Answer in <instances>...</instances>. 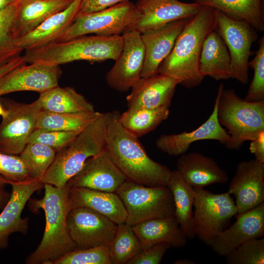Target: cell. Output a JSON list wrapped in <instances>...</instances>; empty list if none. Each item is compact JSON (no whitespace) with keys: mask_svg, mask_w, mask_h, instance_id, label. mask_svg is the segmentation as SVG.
Masks as SVG:
<instances>
[{"mask_svg":"<svg viewBox=\"0 0 264 264\" xmlns=\"http://www.w3.org/2000/svg\"><path fill=\"white\" fill-rule=\"evenodd\" d=\"M215 11L210 6L201 5L190 18L170 53L160 65L158 73L175 78L188 89L201 84L204 77L199 71L200 55L205 38L214 30Z\"/></svg>","mask_w":264,"mask_h":264,"instance_id":"6da1fadb","label":"cell"},{"mask_svg":"<svg viewBox=\"0 0 264 264\" xmlns=\"http://www.w3.org/2000/svg\"><path fill=\"white\" fill-rule=\"evenodd\" d=\"M120 113L111 112L106 134V151L127 179L148 186H167L172 171L151 159L138 140L120 124Z\"/></svg>","mask_w":264,"mask_h":264,"instance_id":"7a4b0ae2","label":"cell"},{"mask_svg":"<svg viewBox=\"0 0 264 264\" xmlns=\"http://www.w3.org/2000/svg\"><path fill=\"white\" fill-rule=\"evenodd\" d=\"M44 193L40 199L29 200V207L33 211L44 210L45 226L43 238L37 248L26 259L27 264H53L67 253L76 249L66 223L68 208L67 183L61 187L44 184Z\"/></svg>","mask_w":264,"mask_h":264,"instance_id":"3957f363","label":"cell"},{"mask_svg":"<svg viewBox=\"0 0 264 264\" xmlns=\"http://www.w3.org/2000/svg\"><path fill=\"white\" fill-rule=\"evenodd\" d=\"M111 113H101L67 145L57 152L41 181L63 187L80 171L88 158L106 151L107 126Z\"/></svg>","mask_w":264,"mask_h":264,"instance_id":"277c9868","label":"cell"},{"mask_svg":"<svg viewBox=\"0 0 264 264\" xmlns=\"http://www.w3.org/2000/svg\"><path fill=\"white\" fill-rule=\"evenodd\" d=\"M123 45L122 35H85L65 42H53L39 48L25 50L23 57L26 63H39L53 66L76 61H115Z\"/></svg>","mask_w":264,"mask_h":264,"instance_id":"5b68a950","label":"cell"},{"mask_svg":"<svg viewBox=\"0 0 264 264\" xmlns=\"http://www.w3.org/2000/svg\"><path fill=\"white\" fill-rule=\"evenodd\" d=\"M217 117L230 139L225 147L238 150L244 142L255 139L264 131V100L248 102L240 97L234 89H218Z\"/></svg>","mask_w":264,"mask_h":264,"instance_id":"8992f818","label":"cell"},{"mask_svg":"<svg viewBox=\"0 0 264 264\" xmlns=\"http://www.w3.org/2000/svg\"><path fill=\"white\" fill-rule=\"evenodd\" d=\"M139 17L135 4L129 1L97 12L77 14L72 23L57 38L62 42L86 35H121L131 30Z\"/></svg>","mask_w":264,"mask_h":264,"instance_id":"52a82bcc","label":"cell"},{"mask_svg":"<svg viewBox=\"0 0 264 264\" xmlns=\"http://www.w3.org/2000/svg\"><path fill=\"white\" fill-rule=\"evenodd\" d=\"M115 193L125 207V223L130 225L174 216L173 196L167 186H148L127 179Z\"/></svg>","mask_w":264,"mask_h":264,"instance_id":"ba28073f","label":"cell"},{"mask_svg":"<svg viewBox=\"0 0 264 264\" xmlns=\"http://www.w3.org/2000/svg\"><path fill=\"white\" fill-rule=\"evenodd\" d=\"M193 225L196 236L210 246L217 236L238 214L234 200L227 191L214 194L204 188H194Z\"/></svg>","mask_w":264,"mask_h":264,"instance_id":"9c48e42d","label":"cell"},{"mask_svg":"<svg viewBox=\"0 0 264 264\" xmlns=\"http://www.w3.org/2000/svg\"><path fill=\"white\" fill-rule=\"evenodd\" d=\"M215 13L214 30L224 42L230 56L231 78L245 85L248 81L251 46L258 39L257 31L244 21L231 19L217 10Z\"/></svg>","mask_w":264,"mask_h":264,"instance_id":"30bf717a","label":"cell"},{"mask_svg":"<svg viewBox=\"0 0 264 264\" xmlns=\"http://www.w3.org/2000/svg\"><path fill=\"white\" fill-rule=\"evenodd\" d=\"M2 102L7 114L0 123V153L20 154L36 129L41 102L39 98L30 104L9 100Z\"/></svg>","mask_w":264,"mask_h":264,"instance_id":"8fae6325","label":"cell"},{"mask_svg":"<svg viewBox=\"0 0 264 264\" xmlns=\"http://www.w3.org/2000/svg\"><path fill=\"white\" fill-rule=\"evenodd\" d=\"M66 223L70 237L78 249L109 246L117 226L104 216L85 207L70 209Z\"/></svg>","mask_w":264,"mask_h":264,"instance_id":"7c38bea8","label":"cell"},{"mask_svg":"<svg viewBox=\"0 0 264 264\" xmlns=\"http://www.w3.org/2000/svg\"><path fill=\"white\" fill-rule=\"evenodd\" d=\"M122 36V50L106 76L108 85L120 92L128 91L141 78L145 59L141 34L136 30H131Z\"/></svg>","mask_w":264,"mask_h":264,"instance_id":"4fadbf2b","label":"cell"},{"mask_svg":"<svg viewBox=\"0 0 264 264\" xmlns=\"http://www.w3.org/2000/svg\"><path fill=\"white\" fill-rule=\"evenodd\" d=\"M61 75L59 66L39 63L24 64L0 79V96L20 91L43 93L58 86Z\"/></svg>","mask_w":264,"mask_h":264,"instance_id":"5bb4252c","label":"cell"},{"mask_svg":"<svg viewBox=\"0 0 264 264\" xmlns=\"http://www.w3.org/2000/svg\"><path fill=\"white\" fill-rule=\"evenodd\" d=\"M139 17L132 30L141 34L159 29L173 21L196 14L201 5L178 0H139L135 4Z\"/></svg>","mask_w":264,"mask_h":264,"instance_id":"9a60e30c","label":"cell"},{"mask_svg":"<svg viewBox=\"0 0 264 264\" xmlns=\"http://www.w3.org/2000/svg\"><path fill=\"white\" fill-rule=\"evenodd\" d=\"M228 192L235 197L238 214L264 202V163L255 159L240 162Z\"/></svg>","mask_w":264,"mask_h":264,"instance_id":"2e32d148","label":"cell"},{"mask_svg":"<svg viewBox=\"0 0 264 264\" xmlns=\"http://www.w3.org/2000/svg\"><path fill=\"white\" fill-rule=\"evenodd\" d=\"M9 184L12 187L11 196L0 214V251L7 247L12 234H26L29 219L22 218V213L32 195L44 185L40 180L35 179L9 182Z\"/></svg>","mask_w":264,"mask_h":264,"instance_id":"e0dca14e","label":"cell"},{"mask_svg":"<svg viewBox=\"0 0 264 264\" xmlns=\"http://www.w3.org/2000/svg\"><path fill=\"white\" fill-rule=\"evenodd\" d=\"M127 179L106 150L88 158L67 183L70 186L115 193Z\"/></svg>","mask_w":264,"mask_h":264,"instance_id":"ac0fdd59","label":"cell"},{"mask_svg":"<svg viewBox=\"0 0 264 264\" xmlns=\"http://www.w3.org/2000/svg\"><path fill=\"white\" fill-rule=\"evenodd\" d=\"M238 215L236 221L220 233L210 246L219 256L225 257L244 242L264 236V202Z\"/></svg>","mask_w":264,"mask_h":264,"instance_id":"d6986e66","label":"cell"},{"mask_svg":"<svg viewBox=\"0 0 264 264\" xmlns=\"http://www.w3.org/2000/svg\"><path fill=\"white\" fill-rule=\"evenodd\" d=\"M178 84L175 78L160 73L141 77L126 97L128 109H169Z\"/></svg>","mask_w":264,"mask_h":264,"instance_id":"ffe728a7","label":"cell"},{"mask_svg":"<svg viewBox=\"0 0 264 264\" xmlns=\"http://www.w3.org/2000/svg\"><path fill=\"white\" fill-rule=\"evenodd\" d=\"M217 104L218 100L216 98L212 114L198 128L190 132L161 135L155 141L156 147L170 155L179 156L186 153L190 145L197 141L217 140L225 146L230 139V136L218 121Z\"/></svg>","mask_w":264,"mask_h":264,"instance_id":"44dd1931","label":"cell"},{"mask_svg":"<svg viewBox=\"0 0 264 264\" xmlns=\"http://www.w3.org/2000/svg\"><path fill=\"white\" fill-rule=\"evenodd\" d=\"M191 17L173 21L159 29L141 34L145 59L141 77L158 73L160 65L170 53L177 37Z\"/></svg>","mask_w":264,"mask_h":264,"instance_id":"7402d4cb","label":"cell"},{"mask_svg":"<svg viewBox=\"0 0 264 264\" xmlns=\"http://www.w3.org/2000/svg\"><path fill=\"white\" fill-rule=\"evenodd\" d=\"M184 181L193 188H204L214 184H225L226 171L212 158L198 152L179 155L176 170Z\"/></svg>","mask_w":264,"mask_h":264,"instance_id":"603a6c76","label":"cell"},{"mask_svg":"<svg viewBox=\"0 0 264 264\" xmlns=\"http://www.w3.org/2000/svg\"><path fill=\"white\" fill-rule=\"evenodd\" d=\"M69 210L76 207L91 209L118 224L126 222L125 207L116 193L70 186L68 192Z\"/></svg>","mask_w":264,"mask_h":264,"instance_id":"cb8c5ba5","label":"cell"},{"mask_svg":"<svg viewBox=\"0 0 264 264\" xmlns=\"http://www.w3.org/2000/svg\"><path fill=\"white\" fill-rule=\"evenodd\" d=\"M81 1L73 0L66 8L51 16L33 30L19 38V46L25 51L55 42L73 22L80 10Z\"/></svg>","mask_w":264,"mask_h":264,"instance_id":"d4e9b609","label":"cell"},{"mask_svg":"<svg viewBox=\"0 0 264 264\" xmlns=\"http://www.w3.org/2000/svg\"><path fill=\"white\" fill-rule=\"evenodd\" d=\"M132 227L142 250L160 243L181 248L187 242L188 239L175 216L147 220Z\"/></svg>","mask_w":264,"mask_h":264,"instance_id":"484cf974","label":"cell"},{"mask_svg":"<svg viewBox=\"0 0 264 264\" xmlns=\"http://www.w3.org/2000/svg\"><path fill=\"white\" fill-rule=\"evenodd\" d=\"M199 71L203 77L216 81L231 78V59L224 42L214 30L205 38L199 61Z\"/></svg>","mask_w":264,"mask_h":264,"instance_id":"4316f807","label":"cell"},{"mask_svg":"<svg viewBox=\"0 0 264 264\" xmlns=\"http://www.w3.org/2000/svg\"><path fill=\"white\" fill-rule=\"evenodd\" d=\"M73 0H20L17 5L16 28L19 38L48 18L64 9Z\"/></svg>","mask_w":264,"mask_h":264,"instance_id":"83f0119b","label":"cell"},{"mask_svg":"<svg viewBox=\"0 0 264 264\" xmlns=\"http://www.w3.org/2000/svg\"><path fill=\"white\" fill-rule=\"evenodd\" d=\"M173 198L174 216L187 239L196 236L193 225L194 188L187 184L179 173L172 171L167 186Z\"/></svg>","mask_w":264,"mask_h":264,"instance_id":"f1b7e54d","label":"cell"},{"mask_svg":"<svg viewBox=\"0 0 264 264\" xmlns=\"http://www.w3.org/2000/svg\"><path fill=\"white\" fill-rule=\"evenodd\" d=\"M196 2L210 6L231 19L244 21L257 31L264 30L262 0H199Z\"/></svg>","mask_w":264,"mask_h":264,"instance_id":"f546056e","label":"cell"},{"mask_svg":"<svg viewBox=\"0 0 264 264\" xmlns=\"http://www.w3.org/2000/svg\"><path fill=\"white\" fill-rule=\"evenodd\" d=\"M42 110L56 112L94 111L93 105L71 87H55L40 93Z\"/></svg>","mask_w":264,"mask_h":264,"instance_id":"4dcf8cb0","label":"cell"},{"mask_svg":"<svg viewBox=\"0 0 264 264\" xmlns=\"http://www.w3.org/2000/svg\"><path fill=\"white\" fill-rule=\"evenodd\" d=\"M169 113V109H128L120 114L118 120L127 131L139 138L154 130L168 118Z\"/></svg>","mask_w":264,"mask_h":264,"instance_id":"1f68e13d","label":"cell"},{"mask_svg":"<svg viewBox=\"0 0 264 264\" xmlns=\"http://www.w3.org/2000/svg\"><path fill=\"white\" fill-rule=\"evenodd\" d=\"M98 111L56 112L42 110L36 128L63 131L81 132L100 115Z\"/></svg>","mask_w":264,"mask_h":264,"instance_id":"d6a6232c","label":"cell"},{"mask_svg":"<svg viewBox=\"0 0 264 264\" xmlns=\"http://www.w3.org/2000/svg\"><path fill=\"white\" fill-rule=\"evenodd\" d=\"M17 3L0 10V66L21 56L23 51L18 44Z\"/></svg>","mask_w":264,"mask_h":264,"instance_id":"836d02e7","label":"cell"},{"mask_svg":"<svg viewBox=\"0 0 264 264\" xmlns=\"http://www.w3.org/2000/svg\"><path fill=\"white\" fill-rule=\"evenodd\" d=\"M109 248L111 264H127L142 250L132 226L125 222L117 224Z\"/></svg>","mask_w":264,"mask_h":264,"instance_id":"e575fe53","label":"cell"},{"mask_svg":"<svg viewBox=\"0 0 264 264\" xmlns=\"http://www.w3.org/2000/svg\"><path fill=\"white\" fill-rule=\"evenodd\" d=\"M56 152L39 143H28L19 156L26 166L32 179L41 180L53 162Z\"/></svg>","mask_w":264,"mask_h":264,"instance_id":"d590c367","label":"cell"},{"mask_svg":"<svg viewBox=\"0 0 264 264\" xmlns=\"http://www.w3.org/2000/svg\"><path fill=\"white\" fill-rule=\"evenodd\" d=\"M227 264H264V238L248 240L225 256Z\"/></svg>","mask_w":264,"mask_h":264,"instance_id":"8d00e7d4","label":"cell"},{"mask_svg":"<svg viewBox=\"0 0 264 264\" xmlns=\"http://www.w3.org/2000/svg\"><path fill=\"white\" fill-rule=\"evenodd\" d=\"M53 264H111L109 246L84 249H75L56 261Z\"/></svg>","mask_w":264,"mask_h":264,"instance_id":"74e56055","label":"cell"},{"mask_svg":"<svg viewBox=\"0 0 264 264\" xmlns=\"http://www.w3.org/2000/svg\"><path fill=\"white\" fill-rule=\"evenodd\" d=\"M259 47L254 58L248 63L254 70V75L244 99L248 102L264 100V36L258 42Z\"/></svg>","mask_w":264,"mask_h":264,"instance_id":"f35d334b","label":"cell"},{"mask_svg":"<svg viewBox=\"0 0 264 264\" xmlns=\"http://www.w3.org/2000/svg\"><path fill=\"white\" fill-rule=\"evenodd\" d=\"M80 132L36 128L30 135L28 143H41L57 152L67 145Z\"/></svg>","mask_w":264,"mask_h":264,"instance_id":"ab89813d","label":"cell"},{"mask_svg":"<svg viewBox=\"0 0 264 264\" xmlns=\"http://www.w3.org/2000/svg\"><path fill=\"white\" fill-rule=\"evenodd\" d=\"M0 175L9 182H21L32 179L19 156L0 153Z\"/></svg>","mask_w":264,"mask_h":264,"instance_id":"60d3db41","label":"cell"},{"mask_svg":"<svg viewBox=\"0 0 264 264\" xmlns=\"http://www.w3.org/2000/svg\"><path fill=\"white\" fill-rule=\"evenodd\" d=\"M171 247L166 243L154 244L142 250L127 264H159L166 252Z\"/></svg>","mask_w":264,"mask_h":264,"instance_id":"b9f144b4","label":"cell"},{"mask_svg":"<svg viewBox=\"0 0 264 264\" xmlns=\"http://www.w3.org/2000/svg\"><path fill=\"white\" fill-rule=\"evenodd\" d=\"M129 0H82L77 14H83L97 12Z\"/></svg>","mask_w":264,"mask_h":264,"instance_id":"7bdbcfd3","label":"cell"},{"mask_svg":"<svg viewBox=\"0 0 264 264\" xmlns=\"http://www.w3.org/2000/svg\"><path fill=\"white\" fill-rule=\"evenodd\" d=\"M250 141L249 147L250 152L254 155L256 160L264 163V131Z\"/></svg>","mask_w":264,"mask_h":264,"instance_id":"ee69618b","label":"cell"},{"mask_svg":"<svg viewBox=\"0 0 264 264\" xmlns=\"http://www.w3.org/2000/svg\"><path fill=\"white\" fill-rule=\"evenodd\" d=\"M23 56H18L0 66V79L16 67L25 64Z\"/></svg>","mask_w":264,"mask_h":264,"instance_id":"f6af8a7d","label":"cell"},{"mask_svg":"<svg viewBox=\"0 0 264 264\" xmlns=\"http://www.w3.org/2000/svg\"><path fill=\"white\" fill-rule=\"evenodd\" d=\"M7 184H9L8 181L0 175V210L4 207L11 196V193L5 189Z\"/></svg>","mask_w":264,"mask_h":264,"instance_id":"bcb514c9","label":"cell"},{"mask_svg":"<svg viewBox=\"0 0 264 264\" xmlns=\"http://www.w3.org/2000/svg\"><path fill=\"white\" fill-rule=\"evenodd\" d=\"M20 0H0V10L8 6L19 2Z\"/></svg>","mask_w":264,"mask_h":264,"instance_id":"7dc6e473","label":"cell"},{"mask_svg":"<svg viewBox=\"0 0 264 264\" xmlns=\"http://www.w3.org/2000/svg\"><path fill=\"white\" fill-rule=\"evenodd\" d=\"M175 264H195L196 263L188 259H182L176 260Z\"/></svg>","mask_w":264,"mask_h":264,"instance_id":"c3c4849f","label":"cell"},{"mask_svg":"<svg viewBox=\"0 0 264 264\" xmlns=\"http://www.w3.org/2000/svg\"><path fill=\"white\" fill-rule=\"evenodd\" d=\"M7 114V111L4 107L3 106L1 102L0 101V116L2 117L5 116Z\"/></svg>","mask_w":264,"mask_h":264,"instance_id":"681fc988","label":"cell"},{"mask_svg":"<svg viewBox=\"0 0 264 264\" xmlns=\"http://www.w3.org/2000/svg\"><path fill=\"white\" fill-rule=\"evenodd\" d=\"M193 0L194 1H197L199 0Z\"/></svg>","mask_w":264,"mask_h":264,"instance_id":"f907efd6","label":"cell"}]
</instances>
